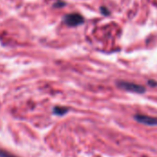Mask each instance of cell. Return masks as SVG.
Segmentation results:
<instances>
[{"instance_id":"6da1fadb","label":"cell","mask_w":157,"mask_h":157,"mask_svg":"<svg viewBox=\"0 0 157 157\" xmlns=\"http://www.w3.org/2000/svg\"><path fill=\"white\" fill-rule=\"evenodd\" d=\"M117 85L120 88L124 89L129 92H133V93H138V94H143L145 92V87H144L143 86L134 84V83L121 81V82H118Z\"/></svg>"},{"instance_id":"7a4b0ae2","label":"cell","mask_w":157,"mask_h":157,"mask_svg":"<svg viewBox=\"0 0 157 157\" xmlns=\"http://www.w3.org/2000/svg\"><path fill=\"white\" fill-rule=\"evenodd\" d=\"M63 21L69 27H75V26H79L84 23V17L80 14L71 13L64 17Z\"/></svg>"},{"instance_id":"3957f363","label":"cell","mask_w":157,"mask_h":157,"mask_svg":"<svg viewBox=\"0 0 157 157\" xmlns=\"http://www.w3.org/2000/svg\"><path fill=\"white\" fill-rule=\"evenodd\" d=\"M135 119L138 122L148 125V126H155L157 125V118L149 117L145 115H136Z\"/></svg>"},{"instance_id":"277c9868","label":"cell","mask_w":157,"mask_h":157,"mask_svg":"<svg viewBox=\"0 0 157 157\" xmlns=\"http://www.w3.org/2000/svg\"><path fill=\"white\" fill-rule=\"evenodd\" d=\"M67 111H68V109L67 108H63V107H55L53 109V113L55 115H59V116L66 114Z\"/></svg>"},{"instance_id":"5b68a950","label":"cell","mask_w":157,"mask_h":157,"mask_svg":"<svg viewBox=\"0 0 157 157\" xmlns=\"http://www.w3.org/2000/svg\"><path fill=\"white\" fill-rule=\"evenodd\" d=\"M0 157H17V156H16V155H12V154H10V153H8V152H6V151H4V150L0 149Z\"/></svg>"},{"instance_id":"8992f818","label":"cell","mask_w":157,"mask_h":157,"mask_svg":"<svg viewBox=\"0 0 157 157\" xmlns=\"http://www.w3.org/2000/svg\"><path fill=\"white\" fill-rule=\"evenodd\" d=\"M63 5H64V3H57V4L54 5V6L57 7V6H63Z\"/></svg>"}]
</instances>
